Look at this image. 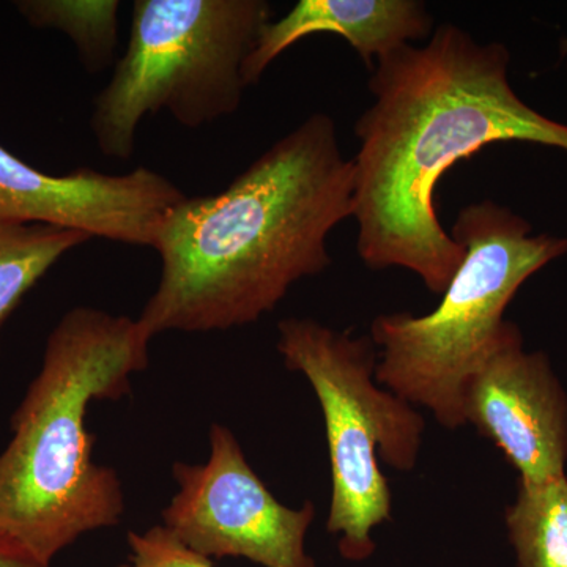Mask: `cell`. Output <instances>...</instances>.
<instances>
[{
	"instance_id": "obj_1",
	"label": "cell",
	"mask_w": 567,
	"mask_h": 567,
	"mask_svg": "<svg viewBox=\"0 0 567 567\" xmlns=\"http://www.w3.org/2000/svg\"><path fill=\"white\" fill-rule=\"evenodd\" d=\"M509 63L505 44L480 43L454 24L377 61L374 103L354 123L352 159L357 248L369 268H405L431 292H445L465 257L435 210L446 171L495 142L567 152L566 123L517 95Z\"/></svg>"
},
{
	"instance_id": "obj_2",
	"label": "cell",
	"mask_w": 567,
	"mask_h": 567,
	"mask_svg": "<svg viewBox=\"0 0 567 567\" xmlns=\"http://www.w3.org/2000/svg\"><path fill=\"white\" fill-rule=\"evenodd\" d=\"M352 215V159L333 118L317 112L224 192L173 208L153 246L158 287L137 320L152 339L256 323L295 282L330 267L328 235Z\"/></svg>"
},
{
	"instance_id": "obj_3",
	"label": "cell",
	"mask_w": 567,
	"mask_h": 567,
	"mask_svg": "<svg viewBox=\"0 0 567 567\" xmlns=\"http://www.w3.org/2000/svg\"><path fill=\"white\" fill-rule=\"evenodd\" d=\"M151 341L140 320L87 306L55 324L0 454V546L51 565L85 533L121 524L122 483L93 461L87 413L92 402L130 394Z\"/></svg>"
},
{
	"instance_id": "obj_4",
	"label": "cell",
	"mask_w": 567,
	"mask_h": 567,
	"mask_svg": "<svg viewBox=\"0 0 567 567\" xmlns=\"http://www.w3.org/2000/svg\"><path fill=\"white\" fill-rule=\"evenodd\" d=\"M451 237L465 257L440 305L425 316L375 317L371 339L382 350L377 383L456 431L465 425L466 380L505 333L507 306L527 279L565 256L567 238L533 234L527 219L488 199L462 208Z\"/></svg>"
},
{
	"instance_id": "obj_5",
	"label": "cell",
	"mask_w": 567,
	"mask_h": 567,
	"mask_svg": "<svg viewBox=\"0 0 567 567\" xmlns=\"http://www.w3.org/2000/svg\"><path fill=\"white\" fill-rule=\"evenodd\" d=\"M270 18L267 0H136L128 48L93 102L100 152L132 158L147 114L200 128L238 111L246 59Z\"/></svg>"
},
{
	"instance_id": "obj_6",
	"label": "cell",
	"mask_w": 567,
	"mask_h": 567,
	"mask_svg": "<svg viewBox=\"0 0 567 567\" xmlns=\"http://www.w3.org/2000/svg\"><path fill=\"white\" fill-rule=\"evenodd\" d=\"M278 333L284 364L306 377L322 409L331 465L328 533L339 537L342 558L364 561L375 551L372 532L393 516V495L379 458L399 472H412L424 417L375 383L371 336L353 338L297 317L281 320Z\"/></svg>"
},
{
	"instance_id": "obj_7",
	"label": "cell",
	"mask_w": 567,
	"mask_h": 567,
	"mask_svg": "<svg viewBox=\"0 0 567 567\" xmlns=\"http://www.w3.org/2000/svg\"><path fill=\"white\" fill-rule=\"evenodd\" d=\"M178 492L162 513L163 527L207 558H246L264 567H317L306 551L316 507L284 506L246 461L237 436L212 424L210 457L175 462Z\"/></svg>"
},
{
	"instance_id": "obj_8",
	"label": "cell",
	"mask_w": 567,
	"mask_h": 567,
	"mask_svg": "<svg viewBox=\"0 0 567 567\" xmlns=\"http://www.w3.org/2000/svg\"><path fill=\"white\" fill-rule=\"evenodd\" d=\"M186 194L136 167L123 175L80 167L52 175L0 145V226L43 224L132 246H155L159 227Z\"/></svg>"
},
{
	"instance_id": "obj_9",
	"label": "cell",
	"mask_w": 567,
	"mask_h": 567,
	"mask_svg": "<svg viewBox=\"0 0 567 567\" xmlns=\"http://www.w3.org/2000/svg\"><path fill=\"white\" fill-rule=\"evenodd\" d=\"M462 413L516 468L520 483L566 476L567 394L547 354L525 352L516 323L466 380Z\"/></svg>"
},
{
	"instance_id": "obj_10",
	"label": "cell",
	"mask_w": 567,
	"mask_h": 567,
	"mask_svg": "<svg viewBox=\"0 0 567 567\" xmlns=\"http://www.w3.org/2000/svg\"><path fill=\"white\" fill-rule=\"evenodd\" d=\"M434 20L421 0H300L286 17L270 21L245 62L246 85L257 84L284 51L316 33L344 37L361 61L432 35Z\"/></svg>"
},
{
	"instance_id": "obj_11",
	"label": "cell",
	"mask_w": 567,
	"mask_h": 567,
	"mask_svg": "<svg viewBox=\"0 0 567 567\" xmlns=\"http://www.w3.org/2000/svg\"><path fill=\"white\" fill-rule=\"evenodd\" d=\"M505 520L518 567H567L566 476L537 484L518 481Z\"/></svg>"
},
{
	"instance_id": "obj_12",
	"label": "cell",
	"mask_w": 567,
	"mask_h": 567,
	"mask_svg": "<svg viewBox=\"0 0 567 567\" xmlns=\"http://www.w3.org/2000/svg\"><path fill=\"white\" fill-rule=\"evenodd\" d=\"M89 235L43 224L0 226V333L29 290Z\"/></svg>"
},
{
	"instance_id": "obj_13",
	"label": "cell",
	"mask_w": 567,
	"mask_h": 567,
	"mask_svg": "<svg viewBox=\"0 0 567 567\" xmlns=\"http://www.w3.org/2000/svg\"><path fill=\"white\" fill-rule=\"evenodd\" d=\"M17 7L35 28L66 33L91 73L107 69L114 61L121 9L117 0H22Z\"/></svg>"
},
{
	"instance_id": "obj_14",
	"label": "cell",
	"mask_w": 567,
	"mask_h": 567,
	"mask_svg": "<svg viewBox=\"0 0 567 567\" xmlns=\"http://www.w3.org/2000/svg\"><path fill=\"white\" fill-rule=\"evenodd\" d=\"M126 540L130 558L117 567H215L210 558L186 547L163 525L144 533L130 532Z\"/></svg>"
},
{
	"instance_id": "obj_15",
	"label": "cell",
	"mask_w": 567,
	"mask_h": 567,
	"mask_svg": "<svg viewBox=\"0 0 567 567\" xmlns=\"http://www.w3.org/2000/svg\"><path fill=\"white\" fill-rule=\"evenodd\" d=\"M0 567H51L47 563L11 550L9 547L0 546Z\"/></svg>"
},
{
	"instance_id": "obj_16",
	"label": "cell",
	"mask_w": 567,
	"mask_h": 567,
	"mask_svg": "<svg viewBox=\"0 0 567 567\" xmlns=\"http://www.w3.org/2000/svg\"><path fill=\"white\" fill-rule=\"evenodd\" d=\"M563 54H567V39L561 44Z\"/></svg>"
}]
</instances>
